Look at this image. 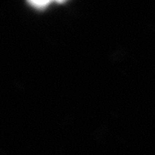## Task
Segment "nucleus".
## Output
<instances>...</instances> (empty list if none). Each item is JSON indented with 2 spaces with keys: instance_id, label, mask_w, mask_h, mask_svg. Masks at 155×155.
Segmentation results:
<instances>
[{
  "instance_id": "2",
  "label": "nucleus",
  "mask_w": 155,
  "mask_h": 155,
  "mask_svg": "<svg viewBox=\"0 0 155 155\" xmlns=\"http://www.w3.org/2000/svg\"><path fill=\"white\" fill-rule=\"evenodd\" d=\"M57 2H60V3H62V2H64V1H65V0H55Z\"/></svg>"
},
{
  "instance_id": "1",
  "label": "nucleus",
  "mask_w": 155,
  "mask_h": 155,
  "mask_svg": "<svg viewBox=\"0 0 155 155\" xmlns=\"http://www.w3.org/2000/svg\"><path fill=\"white\" fill-rule=\"evenodd\" d=\"M51 1V0H28V2L30 3V5H32L33 7L39 8V9L44 8Z\"/></svg>"
}]
</instances>
